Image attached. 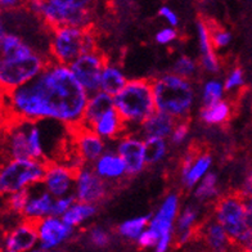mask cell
<instances>
[{
    "mask_svg": "<svg viewBox=\"0 0 252 252\" xmlns=\"http://www.w3.org/2000/svg\"><path fill=\"white\" fill-rule=\"evenodd\" d=\"M7 121H57L75 130L83 125L89 94L68 66L49 61L43 72L24 87L1 94Z\"/></svg>",
    "mask_w": 252,
    "mask_h": 252,
    "instance_id": "obj_1",
    "label": "cell"
},
{
    "mask_svg": "<svg viewBox=\"0 0 252 252\" xmlns=\"http://www.w3.org/2000/svg\"><path fill=\"white\" fill-rule=\"evenodd\" d=\"M0 87L3 93H9L30 83L49 63L50 58L37 53L17 33H0Z\"/></svg>",
    "mask_w": 252,
    "mask_h": 252,
    "instance_id": "obj_2",
    "label": "cell"
},
{
    "mask_svg": "<svg viewBox=\"0 0 252 252\" xmlns=\"http://www.w3.org/2000/svg\"><path fill=\"white\" fill-rule=\"evenodd\" d=\"M152 80L156 111L175 121L188 119L196 103V89L190 80L173 72L162 73Z\"/></svg>",
    "mask_w": 252,
    "mask_h": 252,
    "instance_id": "obj_3",
    "label": "cell"
},
{
    "mask_svg": "<svg viewBox=\"0 0 252 252\" xmlns=\"http://www.w3.org/2000/svg\"><path fill=\"white\" fill-rule=\"evenodd\" d=\"M113 102L115 110L125 124L126 131L127 127L139 129L140 125L156 112L152 80H129L126 87L113 96Z\"/></svg>",
    "mask_w": 252,
    "mask_h": 252,
    "instance_id": "obj_4",
    "label": "cell"
},
{
    "mask_svg": "<svg viewBox=\"0 0 252 252\" xmlns=\"http://www.w3.org/2000/svg\"><path fill=\"white\" fill-rule=\"evenodd\" d=\"M31 13L39 17L50 30L60 27L89 29L93 18L87 0H43L29 4Z\"/></svg>",
    "mask_w": 252,
    "mask_h": 252,
    "instance_id": "obj_5",
    "label": "cell"
},
{
    "mask_svg": "<svg viewBox=\"0 0 252 252\" xmlns=\"http://www.w3.org/2000/svg\"><path fill=\"white\" fill-rule=\"evenodd\" d=\"M3 155L5 159L47 161L39 123L25 120L7 121L3 135Z\"/></svg>",
    "mask_w": 252,
    "mask_h": 252,
    "instance_id": "obj_6",
    "label": "cell"
},
{
    "mask_svg": "<svg viewBox=\"0 0 252 252\" xmlns=\"http://www.w3.org/2000/svg\"><path fill=\"white\" fill-rule=\"evenodd\" d=\"M96 50L94 33L89 29L60 27L52 30L49 58L63 66H71L84 54Z\"/></svg>",
    "mask_w": 252,
    "mask_h": 252,
    "instance_id": "obj_7",
    "label": "cell"
},
{
    "mask_svg": "<svg viewBox=\"0 0 252 252\" xmlns=\"http://www.w3.org/2000/svg\"><path fill=\"white\" fill-rule=\"evenodd\" d=\"M48 161L41 159H5L0 170V192L9 196L24 189L43 184Z\"/></svg>",
    "mask_w": 252,
    "mask_h": 252,
    "instance_id": "obj_8",
    "label": "cell"
},
{
    "mask_svg": "<svg viewBox=\"0 0 252 252\" xmlns=\"http://www.w3.org/2000/svg\"><path fill=\"white\" fill-rule=\"evenodd\" d=\"M213 218L225 229L233 245H236L252 228L246 198L239 192L220 197L214 206Z\"/></svg>",
    "mask_w": 252,
    "mask_h": 252,
    "instance_id": "obj_9",
    "label": "cell"
},
{
    "mask_svg": "<svg viewBox=\"0 0 252 252\" xmlns=\"http://www.w3.org/2000/svg\"><path fill=\"white\" fill-rule=\"evenodd\" d=\"M106 64V57L98 50H94L81 56L68 67L84 90L92 95L100 92V77Z\"/></svg>",
    "mask_w": 252,
    "mask_h": 252,
    "instance_id": "obj_10",
    "label": "cell"
},
{
    "mask_svg": "<svg viewBox=\"0 0 252 252\" xmlns=\"http://www.w3.org/2000/svg\"><path fill=\"white\" fill-rule=\"evenodd\" d=\"M108 184L94 171L93 166L83 165L76 171L73 194L77 201L96 205L107 197Z\"/></svg>",
    "mask_w": 252,
    "mask_h": 252,
    "instance_id": "obj_11",
    "label": "cell"
},
{
    "mask_svg": "<svg viewBox=\"0 0 252 252\" xmlns=\"http://www.w3.org/2000/svg\"><path fill=\"white\" fill-rule=\"evenodd\" d=\"M35 225L39 236V247L44 250H58L60 246L72 239L76 233V229L57 216H48L35 222Z\"/></svg>",
    "mask_w": 252,
    "mask_h": 252,
    "instance_id": "obj_12",
    "label": "cell"
},
{
    "mask_svg": "<svg viewBox=\"0 0 252 252\" xmlns=\"http://www.w3.org/2000/svg\"><path fill=\"white\" fill-rule=\"evenodd\" d=\"M116 152L124 159L129 176L138 175L146 169L144 140L135 133H126L120 139H117Z\"/></svg>",
    "mask_w": 252,
    "mask_h": 252,
    "instance_id": "obj_13",
    "label": "cell"
},
{
    "mask_svg": "<svg viewBox=\"0 0 252 252\" xmlns=\"http://www.w3.org/2000/svg\"><path fill=\"white\" fill-rule=\"evenodd\" d=\"M76 171L77 169L68 163L48 162L43 187L54 198L72 194L76 182Z\"/></svg>",
    "mask_w": 252,
    "mask_h": 252,
    "instance_id": "obj_14",
    "label": "cell"
},
{
    "mask_svg": "<svg viewBox=\"0 0 252 252\" xmlns=\"http://www.w3.org/2000/svg\"><path fill=\"white\" fill-rule=\"evenodd\" d=\"M180 214V196L179 193L170 192L162 199L157 211L152 215L150 226L152 230L161 237H175V222Z\"/></svg>",
    "mask_w": 252,
    "mask_h": 252,
    "instance_id": "obj_15",
    "label": "cell"
},
{
    "mask_svg": "<svg viewBox=\"0 0 252 252\" xmlns=\"http://www.w3.org/2000/svg\"><path fill=\"white\" fill-rule=\"evenodd\" d=\"M72 131L76 147V156L83 165H94L107 152L106 142L90 129L80 126Z\"/></svg>",
    "mask_w": 252,
    "mask_h": 252,
    "instance_id": "obj_16",
    "label": "cell"
},
{
    "mask_svg": "<svg viewBox=\"0 0 252 252\" xmlns=\"http://www.w3.org/2000/svg\"><path fill=\"white\" fill-rule=\"evenodd\" d=\"M3 246L5 251L10 252H31L39 246V236L35 222H18L13 228L4 233Z\"/></svg>",
    "mask_w": 252,
    "mask_h": 252,
    "instance_id": "obj_17",
    "label": "cell"
},
{
    "mask_svg": "<svg viewBox=\"0 0 252 252\" xmlns=\"http://www.w3.org/2000/svg\"><path fill=\"white\" fill-rule=\"evenodd\" d=\"M197 40H198L199 50V67L203 71L211 75H218L220 72V61L216 56V49L211 41V33H210L209 24L207 21L198 17L196 21Z\"/></svg>",
    "mask_w": 252,
    "mask_h": 252,
    "instance_id": "obj_18",
    "label": "cell"
},
{
    "mask_svg": "<svg viewBox=\"0 0 252 252\" xmlns=\"http://www.w3.org/2000/svg\"><path fill=\"white\" fill-rule=\"evenodd\" d=\"M201 209L197 203H187L175 222V245L184 246L198 234Z\"/></svg>",
    "mask_w": 252,
    "mask_h": 252,
    "instance_id": "obj_19",
    "label": "cell"
},
{
    "mask_svg": "<svg viewBox=\"0 0 252 252\" xmlns=\"http://www.w3.org/2000/svg\"><path fill=\"white\" fill-rule=\"evenodd\" d=\"M30 189V199H29L26 209L24 211V215H22L24 220L37 222L48 218V216H52L56 198L45 188L35 190L36 187H32Z\"/></svg>",
    "mask_w": 252,
    "mask_h": 252,
    "instance_id": "obj_20",
    "label": "cell"
},
{
    "mask_svg": "<svg viewBox=\"0 0 252 252\" xmlns=\"http://www.w3.org/2000/svg\"><path fill=\"white\" fill-rule=\"evenodd\" d=\"M198 234L205 243L209 252H228L233 246L232 239L226 234L225 229L214 218L205 221L199 226Z\"/></svg>",
    "mask_w": 252,
    "mask_h": 252,
    "instance_id": "obj_21",
    "label": "cell"
},
{
    "mask_svg": "<svg viewBox=\"0 0 252 252\" xmlns=\"http://www.w3.org/2000/svg\"><path fill=\"white\" fill-rule=\"evenodd\" d=\"M176 123L178 121H175L173 117L156 111L150 119H147L140 125V127L136 130L135 134L140 136L143 140L151 139V138L167 139V138L171 136V133H173Z\"/></svg>",
    "mask_w": 252,
    "mask_h": 252,
    "instance_id": "obj_22",
    "label": "cell"
},
{
    "mask_svg": "<svg viewBox=\"0 0 252 252\" xmlns=\"http://www.w3.org/2000/svg\"><path fill=\"white\" fill-rule=\"evenodd\" d=\"M93 166L94 171L104 182H117L127 175V169L124 159L117 155L116 151H107Z\"/></svg>",
    "mask_w": 252,
    "mask_h": 252,
    "instance_id": "obj_23",
    "label": "cell"
},
{
    "mask_svg": "<svg viewBox=\"0 0 252 252\" xmlns=\"http://www.w3.org/2000/svg\"><path fill=\"white\" fill-rule=\"evenodd\" d=\"M214 158L209 152H199L188 169L180 171V182L186 189H194L198 183L211 173Z\"/></svg>",
    "mask_w": 252,
    "mask_h": 252,
    "instance_id": "obj_24",
    "label": "cell"
},
{
    "mask_svg": "<svg viewBox=\"0 0 252 252\" xmlns=\"http://www.w3.org/2000/svg\"><path fill=\"white\" fill-rule=\"evenodd\" d=\"M115 108V102H113V96L108 95V94L103 93V92H98L92 95H89L88 99L87 108L84 112L83 125L87 129H92V126L106 115L107 112H110L111 110Z\"/></svg>",
    "mask_w": 252,
    "mask_h": 252,
    "instance_id": "obj_25",
    "label": "cell"
},
{
    "mask_svg": "<svg viewBox=\"0 0 252 252\" xmlns=\"http://www.w3.org/2000/svg\"><path fill=\"white\" fill-rule=\"evenodd\" d=\"M92 131L100 136L104 142L106 140H115L120 139L124 134H126V126L124 124L123 119L119 115L115 108L107 112L103 117H100L93 126H92Z\"/></svg>",
    "mask_w": 252,
    "mask_h": 252,
    "instance_id": "obj_26",
    "label": "cell"
},
{
    "mask_svg": "<svg viewBox=\"0 0 252 252\" xmlns=\"http://www.w3.org/2000/svg\"><path fill=\"white\" fill-rule=\"evenodd\" d=\"M127 81L126 75L117 64L107 62L100 77V92L115 96L126 87Z\"/></svg>",
    "mask_w": 252,
    "mask_h": 252,
    "instance_id": "obj_27",
    "label": "cell"
},
{
    "mask_svg": "<svg viewBox=\"0 0 252 252\" xmlns=\"http://www.w3.org/2000/svg\"><path fill=\"white\" fill-rule=\"evenodd\" d=\"M199 120L205 125L218 126L225 124L232 117V104L228 100H220V102L205 106L199 110Z\"/></svg>",
    "mask_w": 252,
    "mask_h": 252,
    "instance_id": "obj_28",
    "label": "cell"
},
{
    "mask_svg": "<svg viewBox=\"0 0 252 252\" xmlns=\"http://www.w3.org/2000/svg\"><path fill=\"white\" fill-rule=\"evenodd\" d=\"M219 194V178L213 171L207 174L192 192L193 198L198 203L209 202V201H214V199L218 201L220 198Z\"/></svg>",
    "mask_w": 252,
    "mask_h": 252,
    "instance_id": "obj_29",
    "label": "cell"
},
{
    "mask_svg": "<svg viewBox=\"0 0 252 252\" xmlns=\"http://www.w3.org/2000/svg\"><path fill=\"white\" fill-rule=\"evenodd\" d=\"M98 213V206L93 203H85L77 201L75 205L62 216V220L70 226L76 229L77 226L83 225L84 222L94 218Z\"/></svg>",
    "mask_w": 252,
    "mask_h": 252,
    "instance_id": "obj_30",
    "label": "cell"
},
{
    "mask_svg": "<svg viewBox=\"0 0 252 252\" xmlns=\"http://www.w3.org/2000/svg\"><path fill=\"white\" fill-rule=\"evenodd\" d=\"M152 215H139L131 219H127L123 221L117 226V233L120 237L127 241H138L144 230L150 226Z\"/></svg>",
    "mask_w": 252,
    "mask_h": 252,
    "instance_id": "obj_31",
    "label": "cell"
},
{
    "mask_svg": "<svg viewBox=\"0 0 252 252\" xmlns=\"http://www.w3.org/2000/svg\"><path fill=\"white\" fill-rule=\"evenodd\" d=\"M225 93L224 81L219 79H209L203 84L202 90H201L202 107L211 106V104H215L220 100H224V94Z\"/></svg>",
    "mask_w": 252,
    "mask_h": 252,
    "instance_id": "obj_32",
    "label": "cell"
},
{
    "mask_svg": "<svg viewBox=\"0 0 252 252\" xmlns=\"http://www.w3.org/2000/svg\"><path fill=\"white\" fill-rule=\"evenodd\" d=\"M144 147H146L147 165H157L163 161L169 153V146L166 139H159V138L144 139Z\"/></svg>",
    "mask_w": 252,
    "mask_h": 252,
    "instance_id": "obj_33",
    "label": "cell"
},
{
    "mask_svg": "<svg viewBox=\"0 0 252 252\" xmlns=\"http://www.w3.org/2000/svg\"><path fill=\"white\" fill-rule=\"evenodd\" d=\"M173 73L192 81L193 77H196V75L198 73V63L193 60L192 57L183 54V56L178 57L174 62Z\"/></svg>",
    "mask_w": 252,
    "mask_h": 252,
    "instance_id": "obj_34",
    "label": "cell"
},
{
    "mask_svg": "<svg viewBox=\"0 0 252 252\" xmlns=\"http://www.w3.org/2000/svg\"><path fill=\"white\" fill-rule=\"evenodd\" d=\"M30 194L31 189L29 188L13 193V194H9V196H5V207H7L8 211L13 215H20L22 218L27 202L30 199Z\"/></svg>",
    "mask_w": 252,
    "mask_h": 252,
    "instance_id": "obj_35",
    "label": "cell"
},
{
    "mask_svg": "<svg viewBox=\"0 0 252 252\" xmlns=\"http://www.w3.org/2000/svg\"><path fill=\"white\" fill-rule=\"evenodd\" d=\"M88 242L96 249H106L112 242V236L108 229L103 226H93L88 232Z\"/></svg>",
    "mask_w": 252,
    "mask_h": 252,
    "instance_id": "obj_36",
    "label": "cell"
},
{
    "mask_svg": "<svg viewBox=\"0 0 252 252\" xmlns=\"http://www.w3.org/2000/svg\"><path fill=\"white\" fill-rule=\"evenodd\" d=\"M246 79L245 72L241 67H233L232 70L226 73L224 80V88L226 93H236L245 88Z\"/></svg>",
    "mask_w": 252,
    "mask_h": 252,
    "instance_id": "obj_37",
    "label": "cell"
},
{
    "mask_svg": "<svg viewBox=\"0 0 252 252\" xmlns=\"http://www.w3.org/2000/svg\"><path fill=\"white\" fill-rule=\"evenodd\" d=\"M207 24H209L211 41L214 44V48L215 49H224V48L229 47V44H230L233 39L232 33L229 32L228 30H225V29L218 26V25H210L209 21H207Z\"/></svg>",
    "mask_w": 252,
    "mask_h": 252,
    "instance_id": "obj_38",
    "label": "cell"
},
{
    "mask_svg": "<svg viewBox=\"0 0 252 252\" xmlns=\"http://www.w3.org/2000/svg\"><path fill=\"white\" fill-rule=\"evenodd\" d=\"M189 131H190V125H189L188 120H184V121H178L174 127L173 133H171V136H170V143L173 146L178 147L182 146L183 143L188 139Z\"/></svg>",
    "mask_w": 252,
    "mask_h": 252,
    "instance_id": "obj_39",
    "label": "cell"
},
{
    "mask_svg": "<svg viewBox=\"0 0 252 252\" xmlns=\"http://www.w3.org/2000/svg\"><path fill=\"white\" fill-rule=\"evenodd\" d=\"M77 202V198L75 194H68V196L60 197V198H56L53 206V213L52 216H57V218H62L64 214L68 211V210L72 207L75 203Z\"/></svg>",
    "mask_w": 252,
    "mask_h": 252,
    "instance_id": "obj_40",
    "label": "cell"
},
{
    "mask_svg": "<svg viewBox=\"0 0 252 252\" xmlns=\"http://www.w3.org/2000/svg\"><path fill=\"white\" fill-rule=\"evenodd\" d=\"M179 36L178 31L174 29V27H163L159 31H157L156 35H155V40L156 43L159 44V45H167V44L174 43L176 39Z\"/></svg>",
    "mask_w": 252,
    "mask_h": 252,
    "instance_id": "obj_41",
    "label": "cell"
},
{
    "mask_svg": "<svg viewBox=\"0 0 252 252\" xmlns=\"http://www.w3.org/2000/svg\"><path fill=\"white\" fill-rule=\"evenodd\" d=\"M158 241H159L158 234H157L155 230H152L151 228H147L146 230L140 234V237L138 238L136 243H138L139 247H142V249H150V247H156Z\"/></svg>",
    "mask_w": 252,
    "mask_h": 252,
    "instance_id": "obj_42",
    "label": "cell"
},
{
    "mask_svg": "<svg viewBox=\"0 0 252 252\" xmlns=\"http://www.w3.org/2000/svg\"><path fill=\"white\" fill-rule=\"evenodd\" d=\"M158 16L162 18V20H165V22L167 25H169L170 27H178L179 26V16L176 14L175 10H173L170 7H167V5H162V7L159 8L158 9Z\"/></svg>",
    "mask_w": 252,
    "mask_h": 252,
    "instance_id": "obj_43",
    "label": "cell"
},
{
    "mask_svg": "<svg viewBox=\"0 0 252 252\" xmlns=\"http://www.w3.org/2000/svg\"><path fill=\"white\" fill-rule=\"evenodd\" d=\"M239 193H241L245 198H252V166L249 169L247 174H246Z\"/></svg>",
    "mask_w": 252,
    "mask_h": 252,
    "instance_id": "obj_44",
    "label": "cell"
},
{
    "mask_svg": "<svg viewBox=\"0 0 252 252\" xmlns=\"http://www.w3.org/2000/svg\"><path fill=\"white\" fill-rule=\"evenodd\" d=\"M234 246L239 252H252V228Z\"/></svg>",
    "mask_w": 252,
    "mask_h": 252,
    "instance_id": "obj_45",
    "label": "cell"
},
{
    "mask_svg": "<svg viewBox=\"0 0 252 252\" xmlns=\"http://www.w3.org/2000/svg\"><path fill=\"white\" fill-rule=\"evenodd\" d=\"M174 239H175L174 236L161 237L158 243H157V246L155 247V252H167L170 247H171V245H173Z\"/></svg>",
    "mask_w": 252,
    "mask_h": 252,
    "instance_id": "obj_46",
    "label": "cell"
},
{
    "mask_svg": "<svg viewBox=\"0 0 252 252\" xmlns=\"http://www.w3.org/2000/svg\"><path fill=\"white\" fill-rule=\"evenodd\" d=\"M0 4H1V8H3V9L8 10V9H14L18 3H17V1H13V0H1Z\"/></svg>",
    "mask_w": 252,
    "mask_h": 252,
    "instance_id": "obj_47",
    "label": "cell"
},
{
    "mask_svg": "<svg viewBox=\"0 0 252 252\" xmlns=\"http://www.w3.org/2000/svg\"><path fill=\"white\" fill-rule=\"evenodd\" d=\"M246 206H247V211H249L250 220L252 224V198H246Z\"/></svg>",
    "mask_w": 252,
    "mask_h": 252,
    "instance_id": "obj_48",
    "label": "cell"
},
{
    "mask_svg": "<svg viewBox=\"0 0 252 252\" xmlns=\"http://www.w3.org/2000/svg\"><path fill=\"white\" fill-rule=\"evenodd\" d=\"M31 252H62V251H61V250H44L37 246L36 249H33Z\"/></svg>",
    "mask_w": 252,
    "mask_h": 252,
    "instance_id": "obj_49",
    "label": "cell"
},
{
    "mask_svg": "<svg viewBox=\"0 0 252 252\" xmlns=\"http://www.w3.org/2000/svg\"><path fill=\"white\" fill-rule=\"evenodd\" d=\"M5 252H10V251H5Z\"/></svg>",
    "mask_w": 252,
    "mask_h": 252,
    "instance_id": "obj_50",
    "label": "cell"
}]
</instances>
